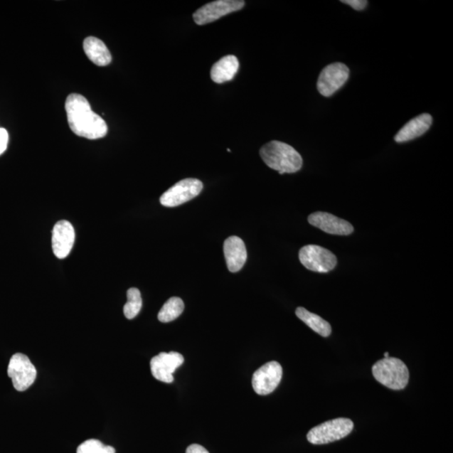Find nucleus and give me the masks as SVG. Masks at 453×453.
Masks as SVG:
<instances>
[{"label":"nucleus","instance_id":"obj_1","mask_svg":"<svg viewBox=\"0 0 453 453\" xmlns=\"http://www.w3.org/2000/svg\"><path fill=\"white\" fill-rule=\"evenodd\" d=\"M66 109L69 127L78 137L88 139L105 137L107 126L104 119L92 111L85 97L73 93L68 97Z\"/></svg>","mask_w":453,"mask_h":453},{"label":"nucleus","instance_id":"obj_2","mask_svg":"<svg viewBox=\"0 0 453 453\" xmlns=\"http://www.w3.org/2000/svg\"><path fill=\"white\" fill-rule=\"evenodd\" d=\"M260 154L265 164L279 174H296L302 169V157L286 143L270 142L260 149Z\"/></svg>","mask_w":453,"mask_h":453},{"label":"nucleus","instance_id":"obj_3","mask_svg":"<svg viewBox=\"0 0 453 453\" xmlns=\"http://www.w3.org/2000/svg\"><path fill=\"white\" fill-rule=\"evenodd\" d=\"M375 379L390 390H403L408 385L410 373L405 363L397 358H386L373 364Z\"/></svg>","mask_w":453,"mask_h":453},{"label":"nucleus","instance_id":"obj_4","mask_svg":"<svg viewBox=\"0 0 453 453\" xmlns=\"http://www.w3.org/2000/svg\"><path fill=\"white\" fill-rule=\"evenodd\" d=\"M353 422L348 418H337L329 420L315 427L308 432V442L314 445L328 444L341 440L352 432Z\"/></svg>","mask_w":453,"mask_h":453},{"label":"nucleus","instance_id":"obj_5","mask_svg":"<svg viewBox=\"0 0 453 453\" xmlns=\"http://www.w3.org/2000/svg\"><path fill=\"white\" fill-rule=\"evenodd\" d=\"M299 259L307 270L328 273L337 265V257L329 250L319 245H306L299 252Z\"/></svg>","mask_w":453,"mask_h":453},{"label":"nucleus","instance_id":"obj_6","mask_svg":"<svg viewBox=\"0 0 453 453\" xmlns=\"http://www.w3.org/2000/svg\"><path fill=\"white\" fill-rule=\"evenodd\" d=\"M8 375L13 385L18 391H25L33 385L36 379L37 371L26 355L14 354L8 366Z\"/></svg>","mask_w":453,"mask_h":453},{"label":"nucleus","instance_id":"obj_7","mask_svg":"<svg viewBox=\"0 0 453 453\" xmlns=\"http://www.w3.org/2000/svg\"><path fill=\"white\" fill-rule=\"evenodd\" d=\"M203 188V182L198 179L181 180L161 196L160 202L163 206L167 208L180 206V205L198 197Z\"/></svg>","mask_w":453,"mask_h":453},{"label":"nucleus","instance_id":"obj_8","mask_svg":"<svg viewBox=\"0 0 453 453\" xmlns=\"http://www.w3.org/2000/svg\"><path fill=\"white\" fill-rule=\"evenodd\" d=\"M245 4L243 0H218L198 9L193 14V20L198 26L207 25L228 14L240 11Z\"/></svg>","mask_w":453,"mask_h":453},{"label":"nucleus","instance_id":"obj_9","mask_svg":"<svg viewBox=\"0 0 453 453\" xmlns=\"http://www.w3.org/2000/svg\"><path fill=\"white\" fill-rule=\"evenodd\" d=\"M346 65L336 63L329 65L321 72L317 81V90L322 96L329 97L340 90L349 78Z\"/></svg>","mask_w":453,"mask_h":453},{"label":"nucleus","instance_id":"obj_10","mask_svg":"<svg viewBox=\"0 0 453 453\" xmlns=\"http://www.w3.org/2000/svg\"><path fill=\"white\" fill-rule=\"evenodd\" d=\"M283 370L282 366L277 361H272L264 364L256 371L252 379V385L260 395H267L277 389L282 381Z\"/></svg>","mask_w":453,"mask_h":453},{"label":"nucleus","instance_id":"obj_11","mask_svg":"<svg viewBox=\"0 0 453 453\" xmlns=\"http://www.w3.org/2000/svg\"><path fill=\"white\" fill-rule=\"evenodd\" d=\"M184 358L179 353H161L154 357L151 361V370L152 375L157 380L167 383L174 381V373L182 363Z\"/></svg>","mask_w":453,"mask_h":453},{"label":"nucleus","instance_id":"obj_12","mask_svg":"<svg viewBox=\"0 0 453 453\" xmlns=\"http://www.w3.org/2000/svg\"><path fill=\"white\" fill-rule=\"evenodd\" d=\"M308 222L319 230L334 235H349L353 232L351 223L324 212H316L308 217Z\"/></svg>","mask_w":453,"mask_h":453},{"label":"nucleus","instance_id":"obj_13","mask_svg":"<svg viewBox=\"0 0 453 453\" xmlns=\"http://www.w3.org/2000/svg\"><path fill=\"white\" fill-rule=\"evenodd\" d=\"M75 242V230L71 223L66 220L55 223L53 230V250L55 257L67 258L73 250Z\"/></svg>","mask_w":453,"mask_h":453},{"label":"nucleus","instance_id":"obj_14","mask_svg":"<svg viewBox=\"0 0 453 453\" xmlns=\"http://www.w3.org/2000/svg\"><path fill=\"white\" fill-rule=\"evenodd\" d=\"M223 252L230 272L236 273L244 267L247 260V250L245 243L240 238H228L224 242Z\"/></svg>","mask_w":453,"mask_h":453},{"label":"nucleus","instance_id":"obj_15","mask_svg":"<svg viewBox=\"0 0 453 453\" xmlns=\"http://www.w3.org/2000/svg\"><path fill=\"white\" fill-rule=\"evenodd\" d=\"M432 117L429 114H422L409 121L398 134L395 135L397 143H405L422 137L431 128Z\"/></svg>","mask_w":453,"mask_h":453},{"label":"nucleus","instance_id":"obj_16","mask_svg":"<svg viewBox=\"0 0 453 453\" xmlns=\"http://www.w3.org/2000/svg\"><path fill=\"white\" fill-rule=\"evenodd\" d=\"M83 49L87 57L97 66H107L111 63L112 55L106 45L96 37H87L83 41Z\"/></svg>","mask_w":453,"mask_h":453},{"label":"nucleus","instance_id":"obj_17","mask_svg":"<svg viewBox=\"0 0 453 453\" xmlns=\"http://www.w3.org/2000/svg\"><path fill=\"white\" fill-rule=\"evenodd\" d=\"M239 68V60L235 55H226L213 65L211 69L212 80L219 84L231 81Z\"/></svg>","mask_w":453,"mask_h":453},{"label":"nucleus","instance_id":"obj_18","mask_svg":"<svg viewBox=\"0 0 453 453\" xmlns=\"http://www.w3.org/2000/svg\"><path fill=\"white\" fill-rule=\"evenodd\" d=\"M296 315L299 319H301L322 337L328 338L331 335V328L329 322L322 319L319 315L312 314L304 307H298L296 310Z\"/></svg>","mask_w":453,"mask_h":453},{"label":"nucleus","instance_id":"obj_19","mask_svg":"<svg viewBox=\"0 0 453 453\" xmlns=\"http://www.w3.org/2000/svg\"><path fill=\"white\" fill-rule=\"evenodd\" d=\"M184 302L179 297H171L162 307L158 314V319L161 322H170L179 317L184 311Z\"/></svg>","mask_w":453,"mask_h":453},{"label":"nucleus","instance_id":"obj_20","mask_svg":"<svg viewBox=\"0 0 453 453\" xmlns=\"http://www.w3.org/2000/svg\"><path fill=\"white\" fill-rule=\"evenodd\" d=\"M128 301L124 307L126 319L132 320L137 316L142 307V294L137 288H130L127 292Z\"/></svg>","mask_w":453,"mask_h":453},{"label":"nucleus","instance_id":"obj_21","mask_svg":"<svg viewBox=\"0 0 453 453\" xmlns=\"http://www.w3.org/2000/svg\"><path fill=\"white\" fill-rule=\"evenodd\" d=\"M77 453H115V449L96 439H90L78 447Z\"/></svg>","mask_w":453,"mask_h":453},{"label":"nucleus","instance_id":"obj_22","mask_svg":"<svg viewBox=\"0 0 453 453\" xmlns=\"http://www.w3.org/2000/svg\"><path fill=\"white\" fill-rule=\"evenodd\" d=\"M9 143V134L6 129L0 128V156L6 151Z\"/></svg>","mask_w":453,"mask_h":453},{"label":"nucleus","instance_id":"obj_23","mask_svg":"<svg viewBox=\"0 0 453 453\" xmlns=\"http://www.w3.org/2000/svg\"><path fill=\"white\" fill-rule=\"evenodd\" d=\"M342 3L348 4L356 11H363L368 4L366 0H343Z\"/></svg>","mask_w":453,"mask_h":453},{"label":"nucleus","instance_id":"obj_24","mask_svg":"<svg viewBox=\"0 0 453 453\" xmlns=\"http://www.w3.org/2000/svg\"><path fill=\"white\" fill-rule=\"evenodd\" d=\"M186 453H209V452L203 446L198 444H193L188 447Z\"/></svg>","mask_w":453,"mask_h":453},{"label":"nucleus","instance_id":"obj_25","mask_svg":"<svg viewBox=\"0 0 453 453\" xmlns=\"http://www.w3.org/2000/svg\"><path fill=\"white\" fill-rule=\"evenodd\" d=\"M384 356H385V358H389V357H390L389 353H387V352H386V353H385Z\"/></svg>","mask_w":453,"mask_h":453}]
</instances>
